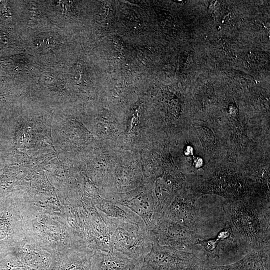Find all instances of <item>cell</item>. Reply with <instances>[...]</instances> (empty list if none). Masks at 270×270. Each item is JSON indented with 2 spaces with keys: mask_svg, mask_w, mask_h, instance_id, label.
<instances>
[{
  "mask_svg": "<svg viewBox=\"0 0 270 270\" xmlns=\"http://www.w3.org/2000/svg\"><path fill=\"white\" fill-rule=\"evenodd\" d=\"M222 208L226 222L243 251L270 246L269 200L258 196L228 200Z\"/></svg>",
  "mask_w": 270,
  "mask_h": 270,
  "instance_id": "cell-1",
  "label": "cell"
},
{
  "mask_svg": "<svg viewBox=\"0 0 270 270\" xmlns=\"http://www.w3.org/2000/svg\"><path fill=\"white\" fill-rule=\"evenodd\" d=\"M100 214L106 224L112 249L138 264H142L152 244L156 242L152 232L148 230L146 226L132 222Z\"/></svg>",
  "mask_w": 270,
  "mask_h": 270,
  "instance_id": "cell-2",
  "label": "cell"
},
{
  "mask_svg": "<svg viewBox=\"0 0 270 270\" xmlns=\"http://www.w3.org/2000/svg\"><path fill=\"white\" fill-rule=\"evenodd\" d=\"M196 191V195L212 194L228 200L260 197L256 184L244 174L232 170L214 172L199 184Z\"/></svg>",
  "mask_w": 270,
  "mask_h": 270,
  "instance_id": "cell-3",
  "label": "cell"
},
{
  "mask_svg": "<svg viewBox=\"0 0 270 270\" xmlns=\"http://www.w3.org/2000/svg\"><path fill=\"white\" fill-rule=\"evenodd\" d=\"M152 232L158 244L188 252L194 253L200 238L196 232L162 216L156 221Z\"/></svg>",
  "mask_w": 270,
  "mask_h": 270,
  "instance_id": "cell-4",
  "label": "cell"
},
{
  "mask_svg": "<svg viewBox=\"0 0 270 270\" xmlns=\"http://www.w3.org/2000/svg\"><path fill=\"white\" fill-rule=\"evenodd\" d=\"M200 263L194 253L162 246L156 242L142 262L150 270H180Z\"/></svg>",
  "mask_w": 270,
  "mask_h": 270,
  "instance_id": "cell-5",
  "label": "cell"
},
{
  "mask_svg": "<svg viewBox=\"0 0 270 270\" xmlns=\"http://www.w3.org/2000/svg\"><path fill=\"white\" fill-rule=\"evenodd\" d=\"M198 196L194 192L175 194L162 212V216L187 228L196 232L199 222Z\"/></svg>",
  "mask_w": 270,
  "mask_h": 270,
  "instance_id": "cell-6",
  "label": "cell"
},
{
  "mask_svg": "<svg viewBox=\"0 0 270 270\" xmlns=\"http://www.w3.org/2000/svg\"><path fill=\"white\" fill-rule=\"evenodd\" d=\"M202 270H270V246L251 250L230 264L202 266Z\"/></svg>",
  "mask_w": 270,
  "mask_h": 270,
  "instance_id": "cell-7",
  "label": "cell"
},
{
  "mask_svg": "<svg viewBox=\"0 0 270 270\" xmlns=\"http://www.w3.org/2000/svg\"><path fill=\"white\" fill-rule=\"evenodd\" d=\"M94 252L88 246L72 248L52 259L48 270H92Z\"/></svg>",
  "mask_w": 270,
  "mask_h": 270,
  "instance_id": "cell-8",
  "label": "cell"
},
{
  "mask_svg": "<svg viewBox=\"0 0 270 270\" xmlns=\"http://www.w3.org/2000/svg\"><path fill=\"white\" fill-rule=\"evenodd\" d=\"M128 207L138 215L144 222L146 228L152 231L156 221L162 216L154 198L142 194L136 196H126L116 202Z\"/></svg>",
  "mask_w": 270,
  "mask_h": 270,
  "instance_id": "cell-9",
  "label": "cell"
},
{
  "mask_svg": "<svg viewBox=\"0 0 270 270\" xmlns=\"http://www.w3.org/2000/svg\"><path fill=\"white\" fill-rule=\"evenodd\" d=\"M92 263V270H134L140 264L114 249L109 252H94Z\"/></svg>",
  "mask_w": 270,
  "mask_h": 270,
  "instance_id": "cell-10",
  "label": "cell"
},
{
  "mask_svg": "<svg viewBox=\"0 0 270 270\" xmlns=\"http://www.w3.org/2000/svg\"><path fill=\"white\" fill-rule=\"evenodd\" d=\"M96 208L107 217L129 220L146 226L144 220L138 215L120 203L106 200L98 204Z\"/></svg>",
  "mask_w": 270,
  "mask_h": 270,
  "instance_id": "cell-11",
  "label": "cell"
},
{
  "mask_svg": "<svg viewBox=\"0 0 270 270\" xmlns=\"http://www.w3.org/2000/svg\"><path fill=\"white\" fill-rule=\"evenodd\" d=\"M202 264L200 263L180 270H202Z\"/></svg>",
  "mask_w": 270,
  "mask_h": 270,
  "instance_id": "cell-12",
  "label": "cell"
},
{
  "mask_svg": "<svg viewBox=\"0 0 270 270\" xmlns=\"http://www.w3.org/2000/svg\"><path fill=\"white\" fill-rule=\"evenodd\" d=\"M134 270H150L142 263L138 266Z\"/></svg>",
  "mask_w": 270,
  "mask_h": 270,
  "instance_id": "cell-13",
  "label": "cell"
},
{
  "mask_svg": "<svg viewBox=\"0 0 270 270\" xmlns=\"http://www.w3.org/2000/svg\"></svg>",
  "mask_w": 270,
  "mask_h": 270,
  "instance_id": "cell-14",
  "label": "cell"
}]
</instances>
